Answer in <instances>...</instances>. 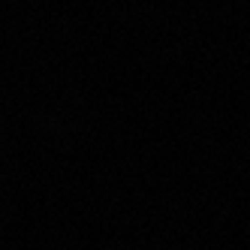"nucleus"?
I'll return each mask as SVG.
<instances>
[]
</instances>
